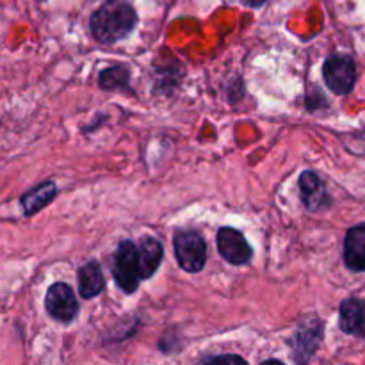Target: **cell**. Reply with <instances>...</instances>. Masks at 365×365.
Returning <instances> with one entry per match:
<instances>
[{"instance_id":"6da1fadb","label":"cell","mask_w":365,"mask_h":365,"mask_svg":"<svg viewBox=\"0 0 365 365\" xmlns=\"http://www.w3.org/2000/svg\"><path fill=\"white\" fill-rule=\"evenodd\" d=\"M138 24V13L128 0H106L89 18L93 38L103 45H113L127 38Z\"/></svg>"},{"instance_id":"7a4b0ae2","label":"cell","mask_w":365,"mask_h":365,"mask_svg":"<svg viewBox=\"0 0 365 365\" xmlns=\"http://www.w3.org/2000/svg\"><path fill=\"white\" fill-rule=\"evenodd\" d=\"M323 77L328 88L335 95H348L355 88L356 82V64L351 56L335 53L324 61Z\"/></svg>"},{"instance_id":"3957f363","label":"cell","mask_w":365,"mask_h":365,"mask_svg":"<svg viewBox=\"0 0 365 365\" xmlns=\"http://www.w3.org/2000/svg\"><path fill=\"white\" fill-rule=\"evenodd\" d=\"M113 274L118 287L127 294H132L139 287V264H138V246L132 241H123L114 255Z\"/></svg>"},{"instance_id":"277c9868","label":"cell","mask_w":365,"mask_h":365,"mask_svg":"<svg viewBox=\"0 0 365 365\" xmlns=\"http://www.w3.org/2000/svg\"><path fill=\"white\" fill-rule=\"evenodd\" d=\"M175 255L182 269L200 273L207 262L205 241L196 232H178L175 235Z\"/></svg>"},{"instance_id":"5b68a950","label":"cell","mask_w":365,"mask_h":365,"mask_svg":"<svg viewBox=\"0 0 365 365\" xmlns=\"http://www.w3.org/2000/svg\"><path fill=\"white\" fill-rule=\"evenodd\" d=\"M45 309L59 323H71L78 312V302L70 285L57 282L48 289L45 298Z\"/></svg>"},{"instance_id":"8992f818","label":"cell","mask_w":365,"mask_h":365,"mask_svg":"<svg viewBox=\"0 0 365 365\" xmlns=\"http://www.w3.org/2000/svg\"><path fill=\"white\" fill-rule=\"evenodd\" d=\"M217 250L220 255L234 266H245L252 260L253 250L245 239V235L235 228H221L217 232Z\"/></svg>"},{"instance_id":"52a82bcc","label":"cell","mask_w":365,"mask_h":365,"mask_svg":"<svg viewBox=\"0 0 365 365\" xmlns=\"http://www.w3.org/2000/svg\"><path fill=\"white\" fill-rule=\"evenodd\" d=\"M324 328L319 319H310L309 323L302 324L292 339V353L294 360L299 365H307L314 356L316 349L319 348L321 339H323Z\"/></svg>"},{"instance_id":"ba28073f","label":"cell","mask_w":365,"mask_h":365,"mask_svg":"<svg viewBox=\"0 0 365 365\" xmlns=\"http://www.w3.org/2000/svg\"><path fill=\"white\" fill-rule=\"evenodd\" d=\"M299 192H302L303 205L310 212H317L330 205L327 185L314 171H303L299 177Z\"/></svg>"},{"instance_id":"9c48e42d","label":"cell","mask_w":365,"mask_h":365,"mask_svg":"<svg viewBox=\"0 0 365 365\" xmlns=\"http://www.w3.org/2000/svg\"><path fill=\"white\" fill-rule=\"evenodd\" d=\"M339 327L344 334L365 339V299L348 298L341 303Z\"/></svg>"},{"instance_id":"30bf717a","label":"cell","mask_w":365,"mask_h":365,"mask_svg":"<svg viewBox=\"0 0 365 365\" xmlns=\"http://www.w3.org/2000/svg\"><path fill=\"white\" fill-rule=\"evenodd\" d=\"M344 264L355 273H365V223L349 228L346 234Z\"/></svg>"},{"instance_id":"8fae6325","label":"cell","mask_w":365,"mask_h":365,"mask_svg":"<svg viewBox=\"0 0 365 365\" xmlns=\"http://www.w3.org/2000/svg\"><path fill=\"white\" fill-rule=\"evenodd\" d=\"M163 245L157 239L145 237L138 246V264H139V278L148 280L159 269L163 262Z\"/></svg>"},{"instance_id":"7c38bea8","label":"cell","mask_w":365,"mask_h":365,"mask_svg":"<svg viewBox=\"0 0 365 365\" xmlns=\"http://www.w3.org/2000/svg\"><path fill=\"white\" fill-rule=\"evenodd\" d=\"M57 195V185L53 182H43L38 187L31 189L29 192H25L21 196V209H24L25 216H32V214L39 212L41 209H45Z\"/></svg>"},{"instance_id":"4fadbf2b","label":"cell","mask_w":365,"mask_h":365,"mask_svg":"<svg viewBox=\"0 0 365 365\" xmlns=\"http://www.w3.org/2000/svg\"><path fill=\"white\" fill-rule=\"evenodd\" d=\"M106 287L102 269L96 262H88L78 271V291L84 299L96 298Z\"/></svg>"},{"instance_id":"5bb4252c","label":"cell","mask_w":365,"mask_h":365,"mask_svg":"<svg viewBox=\"0 0 365 365\" xmlns=\"http://www.w3.org/2000/svg\"><path fill=\"white\" fill-rule=\"evenodd\" d=\"M100 88L102 89H120L125 88L128 84V68L116 64V66H110L107 70H103L98 75Z\"/></svg>"},{"instance_id":"9a60e30c","label":"cell","mask_w":365,"mask_h":365,"mask_svg":"<svg viewBox=\"0 0 365 365\" xmlns=\"http://www.w3.org/2000/svg\"><path fill=\"white\" fill-rule=\"evenodd\" d=\"M205 365H248L245 362V359L237 355H221L212 359L210 362H207Z\"/></svg>"},{"instance_id":"2e32d148","label":"cell","mask_w":365,"mask_h":365,"mask_svg":"<svg viewBox=\"0 0 365 365\" xmlns=\"http://www.w3.org/2000/svg\"><path fill=\"white\" fill-rule=\"evenodd\" d=\"M266 2H267V0H248V4L252 7H260V6H264Z\"/></svg>"},{"instance_id":"e0dca14e","label":"cell","mask_w":365,"mask_h":365,"mask_svg":"<svg viewBox=\"0 0 365 365\" xmlns=\"http://www.w3.org/2000/svg\"><path fill=\"white\" fill-rule=\"evenodd\" d=\"M262 365H285V364L278 362V360H267V362H264Z\"/></svg>"}]
</instances>
